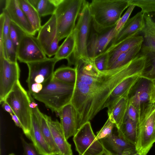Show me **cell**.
<instances>
[{
	"label": "cell",
	"instance_id": "6da1fadb",
	"mask_svg": "<svg viewBox=\"0 0 155 155\" xmlns=\"http://www.w3.org/2000/svg\"><path fill=\"white\" fill-rule=\"evenodd\" d=\"M149 66L147 56L139 53L124 65L108 70L99 81L88 84L77 80L70 102L77 114L78 130L104 108L109 96L120 83L128 77L142 75Z\"/></svg>",
	"mask_w": 155,
	"mask_h": 155
},
{
	"label": "cell",
	"instance_id": "7a4b0ae2",
	"mask_svg": "<svg viewBox=\"0 0 155 155\" xmlns=\"http://www.w3.org/2000/svg\"><path fill=\"white\" fill-rule=\"evenodd\" d=\"M130 0H93L89 6L93 27L104 33L115 26Z\"/></svg>",
	"mask_w": 155,
	"mask_h": 155
},
{
	"label": "cell",
	"instance_id": "3957f363",
	"mask_svg": "<svg viewBox=\"0 0 155 155\" xmlns=\"http://www.w3.org/2000/svg\"><path fill=\"white\" fill-rule=\"evenodd\" d=\"M137 114L136 149L139 154L147 155L155 142V104H143Z\"/></svg>",
	"mask_w": 155,
	"mask_h": 155
},
{
	"label": "cell",
	"instance_id": "277c9868",
	"mask_svg": "<svg viewBox=\"0 0 155 155\" xmlns=\"http://www.w3.org/2000/svg\"><path fill=\"white\" fill-rule=\"evenodd\" d=\"M74 85L61 82L53 78L43 85L41 90L32 95L52 112L58 113L71 102Z\"/></svg>",
	"mask_w": 155,
	"mask_h": 155
},
{
	"label": "cell",
	"instance_id": "5b68a950",
	"mask_svg": "<svg viewBox=\"0 0 155 155\" xmlns=\"http://www.w3.org/2000/svg\"><path fill=\"white\" fill-rule=\"evenodd\" d=\"M5 101L19 119L24 133L29 139L32 117L29 97L28 91L23 88L19 80L16 82Z\"/></svg>",
	"mask_w": 155,
	"mask_h": 155
},
{
	"label": "cell",
	"instance_id": "8992f818",
	"mask_svg": "<svg viewBox=\"0 0 155 155\" xmlns=\"http://www.w3.org/2000/svg\"><path fill=\"white\" fill-rule=\"evenodd\" d=\"M84 0H61L54 13L59 41L73 31L81 10Z\"/></svg>",
	"mask_w": 155,
	"mask_h": 155
},
{
	"label": "cell",
	"instance_id": "52a82bcc",
	"mask_svg": "<svg viewBox=\"0 0 155 155\" xmlns=\"http://www.w3.org/2000/svg\"><path fill=\"white\" fill-rule=\"evenodd\" d=\"M89 3L84 0L75 28L76 30V45L74 51L68 59V65H74L79 59L88 57L87 45L91 20Z\"/></svg>",
	"mask_w": 155,
	"mask_h": 155
},
{
	"label": "cell",
	"instance_id": "ba28073f",
	"mask_svg": "<svg viewBox=\"0 0 155 155\" xmlns=\"http://www.w3.org/2000/svg\"><path fill=\"white\" fill-rule=\"evenodd\" d=\"M73 140L79 155H110L92 130L90 121L84 124L74 136Z\"/></svg>",
	"mask_w": 155,
	"mask_h": 155
},
{
	"label": "cell",
	"instance_id": "9c48e42d",
	"mask_svg": "<svg viewBox=\"0 0 155 155\" xmlns=\"http://www.w3.org/2000/svg\"><path fill=\"white\" fill-rule=\"evenodd\" d=\"M20 70L18 62H11L0 56V103L4 102L19 81Z\"/></svg>",
	"mask_w": 155,
	"mask_h": 155
},
{
	"label": "cell",
	"instance_id": "30bf717a",
	"mask_svg": "<svg viewBox=\"0 0 155 155\" xmlns=\"http://www.w3.org/2000/svg\"><path fill=\"white\" fill-rule=\"evenodd\" d=\"M17 54L18 60L26 64L48 58L37 38L27 33L21 39L17 49Z\"/></svg>",
	"mask_w": 155,
	"mask_h": 155
},
{
	"label": "cell",
	"instance_id": "8fae6325",
	"mask_svg": "<svg viewBox=\"0 0 155 155\" xmlns=\"http://www.w3.org/2000/svg\"><path fill=\"white\" fill-rule=\"evenodd\" d=\"M58 61L54 57L28 63V74L26 82L28 88L34 83L43 85L53 77L54 68Z\"/></svg>",
	"mask_w": 155,
	"mask_h": 155
},
{
	"label": "cell",
	"instance_id": "7c38bea8",
	"mask_svg": "<svg viewBox=\"0 0 155 155\" xmlns=\"http://www.w3.org/2000/svg\"><path fill=\"white\" fill-rule=\"evenodd\" d=\"M115 127L110 135L99 140L106 151L110 155H134L137 153L135 146L121 136Z\"/></svg>",
	"mask_w": 155,
	"mask_h": 155
},
{
	"label": "cell",
	"instance_id": "4fadbf2b",
	"mask_svg": "<svg viewBox=\"0 0 155 155\" xmlns=\"http://www.w3.org/2000/svg\"><path fill=\"white\" fill-rule=\"evenodd\" d=\"M115 27L102 34L93 33L91 34L87 45V54L90 59L93 60L107 49L117 34Z\"/></svg>",
	"mask_w": 155,
	"mask_h": 155
},
{
	"label": "cell",
	"instance_id": "5bb4252c",
	"mask_svg": "<svg viewBox=\"0 0 155 155\" xmlns=\"http://www.w3.org/2000/svg\"><path fill=\"white\" fill-rule=\"evenodd\" d=\"M6 14L11 21L26 33L33 35L36 31L34 29L19 5L18 0H6L2 12Z\"/></svg>",
	"mask_w": 155,
	"mask_h": 155
},
{
	"label": "cell",
	"instance_id": "9a60e30c",
	"mask_svg": "<svg viewBox=\"0 0 155 155\" xmlns=\"http://www.w3.org/2000/svg\"><path fill=\"white\" fill-rule=\"evenodd\" d=\"M145 26L144 13L141 11L128 19L123 28L113 39L110 46L114 45L129 37L137 35L142 31Z\"/></svg>",
	"mask_w": 155,
	"mask_h": 155
},
{
	"label": "cell",
	"instance_id": "2e32d148",
	"mask_svg": "<svg viewBox=\"0 0 155 155\" xmlns=\"http://www.w3.org/2000/svg\"><path fill=\"white\" fill-rule=\"evenodd\" d=\"M64 134L68 140L74 136L78 130L77 114L71 103L67 104L58 113Z\"/></svg>",
	"mask_w": 155,
	"mask_h": 155
},
{
	"label": "cell",
	"instance_id": "e0dca14e",
	"mask_svg": "<svg viewBox=\"0 0 155 155\" xmlns=\"http://www.w3.org/2000/svg\"><path fill=\"white\" fill-rule=\"evenodd\" d=\"M141 75H137L126 78L113 90L105 104L104 108H107L108 116L110 114L114 106L122 97L128 96L131 89L140 79Z\"/></svg>",
	"mask_w": 155,
	"mask_h": 155
},
{
	"label": "cell",
	"instance_id": "ac0fdd59",
	"mask_svg": "<svg viewBox=\"0 0 155 155\" xmlns=\"http://www.w3.org/2000/svg\"><path fill=\"white\" fill-rule=\"evenodd\" d=\"M143 36L135 35L127 38L118 43L108 47L104 52L107 55V70L121 54L137 45L143 44Z\"/></svg>",
	"mask_w": 155,
	"mask_h": 155
},
{
	"label": "cell",
	"instance_id": "d6986e66",
	"mask_svg": "<svg viewBox=\"0 0 155 155\" xmlns=\"http://www.w3.org/2000/svg\"><path fill=\"white\" fill-rule=\"evenodd\" d=\"M44 116L60 155H73L71 145L65 137L60 122L57 120H52L50 117L44 114Z\"/></svg>",
	"mask_w": 155,
	"mask_h": 155
},
{
	"label": "cell",
	"instance_id": "ffe728a7",
	"mask_svg": "<svg viewBox=\"0 0 155 155\" xmlns=\"http://www.w3.org/2000/svg\"><path fill=\"white\" fill-rule=\"evenodd\" d=\"M30 107L31 111L34 113L37 117L41 132L53 154L54 155H60V152L53 139L44 114L39 110L37 104L33 99L30 100Z\"/></svg>",
	"mask_w": 155,
	"mask_h": 155
},
{
	"label": "cell",
	"instance_id": "44dd1931",
	"mask_svg": "<svg viewBox=\"0 0 155 155\" xmlns=\"http://www.w3.org/2000/svg\"><path fill=\"white\" fill-rule=\"evenodd\" d=\"M57 36L56 19L54 14L41 26L37 37L45 53Z\"/></svg>",
	"mask_w": 155,
	"mask_h": 155
},
{
	"label": "cell",
	"instance_id": "7402d4cb",
	"mask_svg": "<svg viewBox=\"0 0 155 155\" xmlns=\"http://www.w3.org/2000/svg\"><path fill=\"white\" fill-rule=\"evenodd\" d=\"M31 124L29 139L42 155H54L41 132L36 116L31 111Z\"/></svg>",
	"mask_w": 155,
	"mask_h": 155
},
{
	"label": "cell",
	"instance_id": "603a6c76",
	"mask_svg": "<svg viewBox=\"0 0 155 155\" xmlns=\"http://www.w3.org/2000/svg\"><path fill=\"white\" fill-rule=\"evenodd\" d=\"M144 18L145 26L142 32L145 44L141 49L148 54L155 52V21L148 13L144 14Z\"/></svg>",
	"mask_w": 155,
	"mask_h": 155
},
{
	"label": "cell",
	"instance_id": "cb8c5ba5",
	"mask_svg": "<svg viewBox=\"0 0 155 155\" xmlns=\"http://www.w3.org/2000/svg\"><path fill=\"white\" fill-rule=\"evenodd\" d=\"M150 82L143 81L135 91L134 94L129 98V104L139 111L143 104L150 102Z\"/></svg>",
	"mask_w": 155,
	"mask_h": 155
},
{
	"label": "cell",
	"instance_id": "d4e9b609",
	"mask_svg": "<svg viewBox=\"0 0 155 155\" xmlns=\"http://www.w3.org/2000/svg\"><path fill=\"white\" fill-rule=\"evenodd\" d=\"M76 30L74 28L67 36L62 44L54 57L58 61L63 59H68L73 53L75 48Z\"/></svg>",
	"mask_w": 155,
	"mask_h": 155
},
{
	"label": "cell",
	"instance_id": "484cf974",
	"mask_svg": "<svg viewBox=\"0 0 155 155\" xmlns=\"http://www.w3.org/2000/svg\"><path fill=\"white\" fill-rule=\"evenodd\" d=\"M129 103L128 96L122 97L117 102L112 110L110 115L117 129L120 127L124 121Z\"/></svg>",
	"mask_w": 155,
	"mask_h": 155
},
{
	"label": "cell",
	"instance_id": "4316f807",
	"mask_svg": "<svg viewBox=\"0 0 155 155\" xmlns=\"http://www.w3.org/2000/svg\"><path fill=\"white\" fill-rule=\"evenodd\" d=\"M21 8L23 12L29 23L37 32L41 26V17L38 12L28 0H18Z\"/></svg>",
	"mask_w": 155,
	"mask_h": 155
},
{
	"label": "cell",
	"instance_id": "83f0119b",
	"mask_svg": "<svg viewBox=\"0 0 155 155\" xmlns=\"http://www.w3.org/2000/svg\"><path fill=\"white\" fill-rule=\"evenodd\" d=\"M40 16L54 14L61 0H28Z\"/></svg>",
	"mask_w": 155,
	"mask_h": 155
},
{
	"label": "cell",
	"instance_id": "f1b7e54d",
	"mask_svg": "<svg viewBox=\"0 0 155 155\" xmlns=\"http://www.w3.org/2000/svg\"><path fill=\"white\" fill-rule=\"evenodd\" d=\"M117 129L121 136L131 143L136 145L137 137V123L125 117L123 123Z\"/></svg>",
	"mask_w": 155,
	"mask_h": 155
},
{
	"label": "cell",
	"instance_id": "f546056e",
	"mask_svg": "<svg viewBox=\"0 0 155 155\" xmlns=\"http://www.w3.org/2000/svg\"><path fill=\"white\" fill-rule=\"evenodd\" d=\"M77 71L75 68L62 66L54 72L53 77L63 83L75 85L77 81Z\"/></svg>",
	"mask_w": 155,
	"mask_h": 155
},
{
	"label": "cell",
	"instance_id": "4dcf8cb0",
	"mask_svg": "<svg viewBox=\"0 0 155 155\" xmlns=\"http://www.w3.org/2000/svg\"><path fill=\"white\" fill-rule=\"evenodd\" d=\"M142 45L134 47L120 54L107 70L118 68L129 62L140 51Z\"/></svg>",
	"mask_w": 155,
	"mask_h": 155
},
{
	"label": "cell",
	"instance_id": "1f68e13d",
	"mask_svg": "<svg viewBox=\"0 0 155 155\" xmlns=\"http://www.w3.org/2000/svg\"><path fill=\"white\" fill-rule=\"evenodd\" d=\"M3 49H0V53H3L4 57L9 61L13 62H17V51L12 41L9 37L3 41L0 45Z\"/></svg>",
	"mask_w": 155,
	"mask_h": 155
},
{
	"label": "cell",
	"instance_id": "d6a6232c",
	"mask_svg": "<svg viewBox=\"0 0 155 155\" xmlns=\"http://www.w3.org/2000/svg\"><path fill=\"white\" fill-rule=\"evenodd\" d=\"M26 33L20 27L11 21L9 37L13 43L16 51L21 39Z\"/></svg>",
	"mask_w": 155,
	"mask_h": 155
},
{
	"label": "cell",
	"instance_id": "836d02e7",
	"mask_svg": "<svg viewBox=\"0 0 155 155\" xmlns=\"http://www.w3.org/2000/svg\"><path fill=\"white\" fill-rule=\"evenodd\" d=\"M101 129L97 133L96 139L97 140L106 138L110 135L113 133L116 127L114 120L111 115Z\"/></svg>",
	"mask_w": 155,
	"mask_h": 155
},
{
	"label": "cell",
	"instance_id": "e575fe53",
	"mask_svg": "<svg viewBox=\"0 0 155 155\" xmlns=\"http://www.w3.org/2000/svg\"><path fill=\"white\" fill-rule=\"evenodd\" d=\"M130 4L140 8L144 14L155 13V0H130Z\"/></svg>",
	"mask_w": 155,
	"mask_h": 155
},
{
	"label": "cell",
	"instance_id": "d590c367",
	"mask_svg": "<svg viewBox=\"0 0 155 155\" xmlns=\"http://www.w3.org/2000/svg\"><path fill=\"white\" fill-rule=\"evenodd\" d=\"M11 21L6 14L3 12L0 14V43L3 42L9 37Z\"/></svg>",
	"mask_w": 155,
	"mask_h": 155
},
{
	"label": "cell",
	"instance_id": "8d00e7d4",
	"mask_svg": "<svg viewBox=\"0 0 155 155\" xmlns=\"http://www.w3.org/2000/svg\"><path fill=\"white\" fill-rule=\"evenodd\" d=\"M149 54L151 61L150 68L144 71L141 78L150 81L155 78V52L150 53Z\"/></svg>",
	"mask_w": 155,
	"mask_h": 155
},
{
	"label": "cell",
	"instance_id": "74e56055",
	"mask_svg": "<svg viewBox=\"0 0 155 155\" xmlns=\"http://www.w3.org/2000/svg\"><path fill=\"white\" fill-rule=\"evenodd\" d=\"M135 7V6L134 5H130L126 12L117 23L115 28L117 34L124 27L129 19V18Z\"/></svg>",
	"mask_w": 155,
	"mask_h": 155
},
{
	"label": "cell",
	"instance_id": "f35d334b",
	"mask_svg": "<svg viewBox=\"0 0 155 155\" xmlns=\"http://www.w3.org/2000/svg\"><path fill=\"white\" fill-rule=\"evenodd\" d=\"M21 139L23 149V155H42L33 143L27 142L22 136Z\"/></svg>",
	"mask_w": 155,
	"mask_h": 155
},
{
	"label": "cell",
	"instance_id": "ab89813d",
	"mask_svg": "<svg viewBox=\"0 0 155 155\" xmlns=\"http://www.w3.org/2000/svg\"><path fill=\"white\" fill-rule=\"evenodd\" d=\"M96 68L100 71L107 70V55L104 52L93 60Z\"/></svg>",
	"mask_w": 155,
	"mask_h": 155
},
{
	"label": "cell",
	"instance_id": "60d3db41",
	"mask_svg": "<svg viewBox=\"0 0 155 155\" xmlns=\"http://www.w3.org/2000/svg\"><path fill=\"white\" fill-rule=\"evenodd\" d=\"M59 41L57 36L45 52L46 55L50 57L56 54L59 47L58 45Z\"/></svg>",
	"mask_w": 155,
	"mask_h": 155
},
{
	"label": "cell",
	"instance_id": "b9f144b4",
	"mask_svg": "<svg viewBox=\"0 0 155 155\" xmlns=\"http://www.w3.org/2000/svg\"><path fill=\"white\" fill-rule=\"evenodd\" d=\"M138 114L136 109L132 105L129 104L125 117L137 123Z\"/></svg>",
	"mask_w": 155,
	"mask_h": 155
},
{
	"label": "cell",
	"instance_id": "7bdbcfd3",
	"mask_svg": "<svg viewBox=\"0 0 155 155\" xmlns=\"http://www.w3.org/2000/svg\"><path fill=\"white\" fill-rule=\"evenodd\" d=\"M43 87V85L41 84L34 83L28 88V91L32 95L39 93L42 89Z\"/></svg>",
	"mask_w": 155,
	"mask_h": 155
},
{
	"label": "cell",
	"instance_id": "ee69618b",
	"mask_svg": "<svg viewBox=\"0 0 155 155\" xmlns=\"http://www.w3.org/2000/svg\"><path fill=\"white\" fill-rule=\"evenodd\" d=\"M150 102L155 104V87L150 82Z\"/></svg>",
	"mask_w": 155,
	"mask_h": 155
},
{
	"label": "cell",
	"instance_id": "f6af8a7d",
	"mask_svg": "<svg viewBox=\"0 0 155 155\" xmlns=\"http://www.w3.org/2000/svg\"><path fill=\"white\" fill-rule=\"evenodd\" d=\"M2 106L5 110L9 113L10 114H14V112L9 105L5 101L2 104Z\"/></svg>",
	"mask_w": 155,
	"mask_h": 155
},
{
	"label": "cell",
	"instance_id": "bcb514c9",
	"mask_svg": "<svg viewBox=\"0 0 155 155\" xmlns=\"http://www.w3.org/2000/svg\"><path fill=\"white\" fill-rule=\"evenodd\" d=\"M10 115L15 125L22 129V125L17 117L14 114H11Z\"/></svg>",
	"mask_w": 155,
	"mask_h": 155
},
{
	"label": "cell",
	"instance_id": "7dc6e473",
	"mask_svg": "<svg viewBox=\"0 0 155 155\" xmlns=\"http://www.w3.org/2000/svg\"><path fill=\"white\" fill-rule=\"evenodd\" d=\"M153 85L155 87V78L152 80L150 81Z\"/></svg>",
	"mask_w": 155,
	"mask_h": 155
},
{
	"label": "cell",
	"instance_id": "c3c4849f",
	"mask_svg": "<svg viewBox=\"0 0 155 155\" xmlns=\"http://www.w3.org/2000/svg\"><path fill=\"white\" fill-rule=\"evenodd\" d=\"M134 155H141L139 154V153H136Z\"/></svg>",
	"mask_w": 155,
	"mask_h": 155
},
{
	"label": "cell",
	"instance_id": "681fc988",
	"mask_svg": "<svg viewBox=\"0 0 155 155\" xmlns=\"http://www.w3.org/2000/svg\"><path fill=\"white\" fill-rule=\"evenodd\" d=\"M8 155H15L13 153H11V154H9Z\"/></svg>",
	"mask_w": 155,
	"mask_h": 155
},
{
	"label": "cell",
	"instance_id": "f907efd6",
	"mask_svg": "<svg viewBox=\"0 0 155 155\" xmlns=\"http://www.w3.org/2000/svg\"></svg>",
	"mask_w": 155,
	"mask_h": 155
}]
</instances>
